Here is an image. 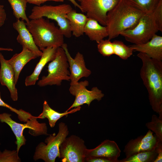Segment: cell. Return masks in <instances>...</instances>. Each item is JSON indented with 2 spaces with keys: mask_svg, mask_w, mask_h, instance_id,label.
Listing matches in <instances>:
<instances>
[{
  "mask_svg": "<svg viewBox=\"0 0 162 162\" xmlns=\"http://www.w3.org/2000/svg\"><path fill=\"white\" fill-rule=\"evenodd\" d=\"M137 56L142 62L140 75L147 89L150 104L162 119V61L141 52Z\"/></svg>",
  "mask_w": 162,
  "mask_h": 162,
  "instance_id": "1",
  "label": "cell"
},
{
  "mask_svg": "<svg viewBox=\"0 0 162 162\" xmlns=\"http://www.w3.org/2000/svg\"><path fill=\"white\" fill-rule=\"evenodd\" d=\"M145 14L126 0H119L107 14L106 26L108 39L110 40L124 31L134 27Z\"/></svg>",
  "mask_w": 162,
  "mask_h": 162,
  "instance_id": "2",
  "label": "cell"
},
{
  "mask_svg": "<svg viewBox=\"0 0 162 162\" xmlns=\"http://www.w3.org/2000/svg\"><path fill=\"white\" fill-rule=\"evenodd\" d=\"M26 26L41 50L48 47H60L64 43L62 32L48 19L40 17L32 19Z\"/></svg>",
  "mask_w": 162,
  "mask_h": 162,
  "instance_id": "3",
  "label": "cell"
},
{
  "mask_svg": "<svg viewBox=\"0 0 162 162\" xmlns=\"http://www.w3.org/2000/svg\"><path fill=\"white\" fill-rule=\"evenodd\" d=\"M72 9L70 5L66 4L55 6H36L33 8L28 18L32 20L46 17L48 19L54 20L57 23L64 36L70 38L72 34L69 22L66 16Z\"/></svg>",
  "mask_w": 162,
  "mask_h": 162,
  "instance_id": "4",
  "label": "cell"
},
{
  "mask_svg": "<svg viewBox=\"0 0 162 162\" xmlns=\"http://www.w3.org/2000/svg\"><path fill=\"white\" fill-rule=\"evenodd\" d=\"M69 67L64 50L61 47L58 48L55 58L48 65V74L41 77L38 85L40 87L53 85L60 86L63 80L70 81Z\"/></svg>",
  "mask_w": 162,
  "mask_h": 162,
  "instance_id": "5",
  "label": "cell"
},
{
  "mask_svg": "<svg viewBox=\"0 0 162 162\" xmlns=\"http://www.w3.org/2000/svg\"><path fill=\"white\" fill-rule=\"evenodd\" d=\"M69 133L67 125L63 122L60 123L57 134L54 133L49 135L45 140L46 144L41 142L36 147L33 156L34 160L41 159L45 162H55L59 155V146Z\"/></svg>",
  "mask_w": 162,
  "mask_h": 162,
  "instance_id": "6",
  "label": "cell"
},
{
  "mask_svg": "<svg viewBox=\"0 0 162 162\" xmlns=\"http://www.w3.org/2000/svg\"><path fill=\"white\" fill-rule=\"evenodd\" d=\"M158 31L152 13H145L134 27L124 31L120 35L128 42L141 44L150 40Z\"/></svg>",
  "mask_w": 162,
  "mask_h": 162,
  "instance_id": "7",
  "label": "cell"
},
{
  "mask_svg": "<svg viewBox=\"0 0 162 162\" xmlns=\"http://www.w3.org/2000/svg\"><path fill=\"white\" fill-rule=\"evenodd\" d=\"M11 115L7 113L0 114V121L8 125L15 135L16 139L15 143L17 145L16 151L19 152L21 147L26 144V140L23 135L24 130L28 128L32 131L33 135H49L45 123H40L37 118L28 121L26 123L22 124L16 122L11 118Z\"/></svg>",
  "mask_w": 162,
  "mask_h": 162,
  "instance_id": "8",
  "label": "cell"
},
{
  "mask_svg": "<svg viewBox=\"0 0 162 162\" xmlns=\"http://www.w3.org/2000/svg\"><path fill=\"white\" fill-rule=\"evenodd\" d=\"M88 149L83 140L72 135L66 137L61 144L58 158L62 162H84Z\"/></svg>",
  "mask_w": 162,
  "mask_h": 162,
  "instance_id": "9",
  "label": "cell"
},
{
  "mask_svg": "<svg viewBox=\"0 0 162 162\" xmlns=\"http://www.w3.org/2000/svg\"><path fill=\"white\" fill-rule=\"evenodd\" d=\"M119 0H79L81 11L86 13L88 18L93 19L106 26L108 12Z\"/></svg>",
  "mask_w": 162,
  "mask_h": 162,
  "instance_id": "10",
  "label": "cell"
},
{
  "mask_svg": "<svg viewBox=\"0 0 162 162\" xmlns=\"http://www.w3.org/2000/svg\"><path fill=\"white\" fill-rule=\"evenodd\" d=\"M89 85L87 80H85L70 85L69 91L75 97L72 105L65 111L67 112L73 108L80 106L86 104L89 106L91 102L94 100H101L104 96L102 91L97 87L92 88L91 90L87 89L86 87Z\"/></svg>",
  "mask_w": 162,
  "mask_h": 162,
  "instance_id": "11",
  "label": "cell"
},
{
  "mask_svg": "<svg viewBox=\"0 0 162 162\" xmlns=\"http://www.w3.org/2000/svg\"><path fill=\"white\" fill-rule=\"evenodd\" d=\"M153 134L148 130L145 135L130 140L125 146L123 150L126 158L140 152L154 150L160 141Z\"/></svg>",
  "mask_w": 162,
  "mask_h": 162,
  "instance_id": "12",
  "label": "cell"
},
{
  "mask_svg": "<svg viewBox=\"0 0 162 162\" xmlns=\"http://www.w3.org/2000/svg\"><path fill=\"white\" fill-rule=\"evenodd\" d=\"M61 47L65 51L69 65L70 85L77 83L82 77H88L92 72L86 67L83 55L78 52L74 58L69 52L66 44L64 43Z\"/></svg>",
  "mask_w": 162,
  "mask_h": 162,
  "instance_id": "13",
  "label": "cell"
},
{
  "mask_svg": "<svg viewBox=\"0 0 162 162\" xmlns=\"http://www.w3.org/2000/svg\"><path fill=\"white\" fill-rule=\"evenodd\" d=\"M121 152L120 148L115 141L107 139L95 148L88 149L86 158H104L109 159L113 162H120L118 158L120 155Z\"/></svg>",
  "mask_w": 162,
  "mask_h": 162,
  "instance_id": "14",
  "label": "cell"
},
{
  "mask_svg": "<svg viewBox=\"0 0 162 162\" xmlns=\"http://www.w3.org/2000/svg\"><path fill=\"white\" fill-rule=\"evenodd\" d=\"M13 26L18 33L16 38L17 42L22 46L32 51L37 57H41L42 52L35 44L33 37L27 28L24 21L17 20L13 23Z\"/></svg>",
  "mask_w": 162,
  "mask_h": 162,
  "instance_id": "15",
  "label": "cell"
},
{
  "mask_svg": "<svg viewBox=\"0 0 162 162\" xmlns=\"http://www.w3.org/2000/svg\"><path fill=\"white\" fill-rule=\"evenodd\" d=\"M0 82L2 86L7 87L10 92L12 100L16 101L18 98V92L14 82V71L1 52H0Z\"/></svg>",
  "mask_w": 162,
  "mask_h": 162,
  "instance_id": "16",
  "label": "cell"
},
{
  "mask_svg": "<svg viewBox=\"0 0 162 162\" xmlns=\"http://www.w3.org/2000/svg\"><path fill=\"white\" fill-rule=\"evenodd\" d=\"M133 50L144 53L150 58L162 61V37L156 34L147 42L130 46Z\"/></svg>",
  "mask_w": 162,
  "mask_h": 162,
  "instance_id": "17",
  "label": "cell"
},
{
  "mask_svg": "<svg viewBox=\"0 0 162 162\" xmlns=\"http://www.w3.org/2000/svg\"><path fill=\"white\" fill-rule=\"evenodd\" d=\"M57 48L50 47L41 50L42 54L40 59L32 73L25 79V85L26 86H33L35 84L44 67L48 62L52 61L55 58Z\"/></svg>",
  "mask_w": 162,
  "mask_h": 162,
  "instance_id": "18",
  "label": "cell"
},
{
  "mask_svg": "<svg viewBox=\"0 0 162 162\" xmlns=\"http://www.w3.org/2000/svg\"><path fill=\"white\" fill-rule=\"evenodd\" d=\"M37 56L30 50L24 46H22L21 52L16 53L10 59L8 62L13 68L14 73V82L16 84L18 81L20 74L25 65Z\"/></svg>",
  "mask_w": 162,
  "mask_h": 162,
  "instance_id": "19",
  "label": "cell"
},
{
  "mask_svg": "<svg viewBox=\"0 0 162 162\" xmlns=\"http://www.w3.org/2000/svg\"><path fill=\"white\" fill-rule=\"evenodd\" d=\"M66 17L69 22L72 34L77 38L83 35L88 19L87 16L72 9L68 13Z\"/></svg>",
  "mask_w": 162,
  "mask_h": 162,
  "instance_id": "20",
  "label": "cell"
},
{
  "mask_svg": "<svg viewBox=\"0 0 162 162\" xmlns=\"http://www.w3.org/2000/svg\"><path fill=\"white\" fill-rule=\"evenodd\" d=\"M84 33L92 41L97 43L108 37L106 26H104L95 20L88 18L84 28Z\"/></svg>",
  "mask_w": 162,
  "mask_h": 162,
  "instance_id": "21",
  "label": "cell"
},
{
  "mask_svg": "<svg viewBox=\"0 0 162 162\" xmlns=\"http://www.w3.org/2000/svg\"><path fill=\"white\" fill-rule=\"evenodd\" d=\"M81 108V106H79L75 107L68 111L60 113L52 109L49 106L47 101L44 100L43 104V111L38 117V118L40 119L47 118L50 127L53 128L55 126L56 122L60 118L68 114L73 113L80 110Z\"/></svg>",
  "mask_w": 162,
  "mask_h": 162,
  "instance_id": "22",
  "label": "cell"
},
{
  "mask_svg": "<svg viewBox=\"0 0 162 162\" xmlns=\"http://www.w3.org/2000/svg\"><path fill=\"white\" fill-rule=\"evenodd\" d=\"M12 9L13 14L17 20H22L26 22V24L30 20L26 14V0H7Z\"/></svg>",
  "mask_w": 162,
  "mask_h": 162,
  "instance_id": "23",
  "label": "cell"
},
{
  "mask_svg": "<svg viewBox=\"0 0 162 162\" xmlns=\"http://www.w3.org/2000/svg\"><path fill=\"white\" fill-rule=\"evenodd\" d=\"M157 155L155 148L152 151L138 153L120 161V162H154Z\"/></svg>",
  "mask_w": 162,
  "mask_h": 162,
  "instance_id": "24",
  "label": "cell"
},
{
  "mask_svg": "<svg viewBox=\"0 0 162 162\" xmlns=\"http://www.w3.org/2000/svg\"><path fill=\"white\" fill-rule=\"evenodd\" d=\"M145 13H152L161 0H126Z\"/></svg>",
  "mask_w": 162,
  "mask_h": 162,
  "instance_id": "25",
  "label": "cell"
},
{
  "mask_svg": "<svg viewBox=\"0 0 162 162\" xmlns=\"http://www.w3.org/2000/svg\"><path fill=\"white\" fill-rule=\"evenodd\" d=\"M114 49V54L122 59H128L133 54V50L131 47L127 46L122 41L115 40L112 42Z\"/></svg>",
  "mask_w": 162,
  "mask_h": 162,
  "instance_id": "26",
  "label": "cell"
},
{
  "mask_svg": "<svg viewBox=\"0 0 162 162\" xmlns=\"http://www.w3.org/2000/svg\"><path fill=\"white\" fill-rule=\"evenodd\" d=\"M147 128L154 133L158 139L162 142V119L153 115L151 120L146 124Z\"/></svg>",
  "mask_w": 162,
  "mask_h": 162,
  "instance_id": "27",
  "label": "cell"
},
{
  "mask_svg": "<svg viewBox=\"0 0 162 162\" xmlns=\"http://www.w3.org/2000/svg\"><path fill=\"white\" fill-rule=\"evenodd\" d=\"M97 44L98 51L103 56L109 57L114 54L113 44L110 40L103 39Z\"/></svg>",
  "mask_w": 162,
  "mask_h": 162,
  "instance_id": "28",
  "label": "cell"
},
{
  "mask_svg": "<svg viewBox=\"0 0 162 162\" xmlns=\"http://www.w3.org/2000/svg\"><path fill=\"white\" fill-rule=\"evenodd\" d=\"M16 150L10 151L5 149L0 152V162H20L21 159Z\"/></svg>",
  "mask_w": 162,
  "mask_h": 162,
  "instance_id": "29",
  "label": "cell"
},
{
  "mask_svg": "<svg viewBox=\"0 0 162 162\" xmlns=\"http://www.w3.org/2000/svg\"><path fill=\"white\" fill-rule=\"evenodd\" d=\"M0 106L5 107L9 109L11 111L17 114L19 120L22 122H25L29 118L30 113L22 109L17 110L5 103L1 98L0 92Z\"/></svg>",
  "mask_w": 162,
  "mask_h": 162,
  "instance_id": "30",
  "label": "cell"
},
{
  "mask_svg": "<svg viewBox=\"0 0 162 162\" xmlns=\"http://www.w3.org/2000/svg\"><path fill=\"white\" fill-rule=\"evenodd\" d=\"M152 14L159 31L162 32V0L160 1Z\"/></svg>",
  "mask_w": 162,
  "mask_h": 162,
  "instance_id": "31",
  "label": "cell"
},
{
  "mask_svg": "<svg viewBox=\"0 0 162 162\" xmlns=\"http://www.w3.org/2000/svg\"><path fill=\"white\" fill-rule=\"evenodd\" d=\"M157 156L154 162H162V142H159L156 148Z\"/></svg>",
  "mask_w": 162,
  "mask_h": 162,
  "instance_id": "32",
  "label": "cell"
},
{
  "mask_svg": "<svg viewBox=\"0 0 162 162\" xmlns=\"http://www.w3.org/2000/svg\"><path fill=\"white\" fill-rule=\"evenodd\" d=\"M88 162H113L107 158L101 157H88L86 158V161Z\"/></svg>",
  "mask_w": 162,
  "mask_h": 162,
  "instance_id": "33",
  "label": "cell"
},
{
  "mask_svg": "<svg viewBox=\"0 0 162 162\" xmlns=\"http://www.w3.org/2000/svg\"><path fill=\"white\" fill-rule=\"evenodd\" d=\"M29 4L36 5L37 6H41V4L48 1H54L57 2H63L64 0H26Z\"/></svg>",
  "mask_w": 162,
  "mask_h": 162,
  "instance_id": "34",
  "label": "cell"
},
{
  "mask_svg": "<svg viewBox=\"0 0 162 162\" xmlns=\"http://www.w3.org/2000/svg\"><path fill=\"white\" fill-rule=\"evenodd\" d=\"M7 15L4 8V6L0 5V27L4 24Z\"/></svg>",
  "mask_w": 162,
  "mask_h": 162,
  "instance_id": "35",
  "label": "cell"
},
{
  "mask_svg": "<svg viewBox=\"0 0 162 162\" xmlns=\"http://www.w3.org/2000/svg\"><path fill=\"white\" fill-rule=\"evenodd\" d=\"M73 5L76 7H77L80 10H81V8L80 5L76 1V0H68ZM79 1V0H77Z\"/></svg>",
  "mask_w": 162,
  "mask_h": 162,
  "instance_id": "36",
  "label": "cell"
},
{
  "mask_svg": "<svg viewBox=\"0 0 162 162\" xmlns=\"http://www.w3.org/2000/svg\"><path fill=\"white\" fill-rule=\"evenodd\" d=\"M13 51V49L10 48H3L0 47V51Z\"/></svg>",
  "mask_w": 162,
  "mask_h": 162,
  "instance_id": "37",
  "label": "cell"
},
{
  "mask_svg": "<svg viewBox=\"0 0 162 162\" xmlns=\"http://www.w3.org/2000/svg\"></svg>",
  "mask_w": 162,
  "mask_h": 162,
  "instance_id": "38",
  "label": "cell"
},
{
  "mask_svg": "<svg viewBox=\"0 0 162 162\" xmlns=\"http://www.w3.org/2000/svg\"></svg>",
  "mask_w": 162,
  "mask_h": 162,
  "instance_id": "39",
  "label": "cell"
}]
</instances>
